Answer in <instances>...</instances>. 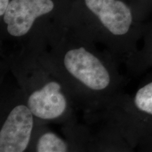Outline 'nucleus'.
Returning a JSON list of instances; mask_svg holds the SVG:
<instances>
[{
    "label": "nucleus",
    "instance_id": "obj_5",
    "mask_svg": "<svg viewBox=\"0 0 152 152\" xmlns=\"http://www.w3.org/2000/svg\"><path fill=\"white\" fill-rule=\"evenodd\" d=\"M26 104L34 116L42 121H54L64 115L68 107V98L58 78L43 77L31 82L26 87Z\"/></svg>",
    "mask_w": 152,
    "mask_h": 152
},
{
    "label": "nucleus",
    "instance_id": "obj_7",
    "mask_svg": "<svg viewBox=\"0 0 152 152\" xmlns=\"http://www.w3.org/2000/svg\"><path fill=\"white\" fill-rule=\"evenodd\" d=\"M142 38V47L139 48L137 54L130 64L134 71L152 67V26L144 29Z\"/></svg>",
    "mask_w": 152,
    "mask_h": 152
},
{
    "label": "nucleus",
    "instance_id": "obj_10",
    "mask_svg": "<svg viewBox=\"0 0 152 152\" xmlns=\"http://www.w3.org/2000/svg\"><path fill=\"white\" fill-rule=\"evenodd\" d=\"M144 149H149L150 151H152V143L148 144V145L146 146V147H144Z\"/></svg>",
    "mask_w": 152,
    "mask_h": 152
},
{
    "label": "nucleus",
    "instance_id": "obj_2",
    "mask_svg": "<svg viewBox=\"0 0 152 152\" xmlns=\"http://www.w3.org/2000/svg\"><path fill=\"white\" fill-rule=\"evenodd\" d=\"M61 42L56 64L66 81L93 96H102L115 87V71L86 42L87 37L69 21L56 33Z\"/></svg>",
    "mask_w": 152,
    "mask_h": 152
},
{
    "label": "nucleus",
    "instance_id": "obj_4",
    "mask_svg": "<svg viewBox=\"0 0 152 152\" xmlns=\"http://www.w3.org/2000/svg\"><path fill=\"white\" fill-rule=\"evenodd\" d=\"M118 120L120 130L129 145L144 147L152 143V78L123 99Z\"/></svg>",
    "mask_w": 152,
    "mask_h": 152
},
{
    "label": "nucleus",
    "instance_id": "obj_3",
    "mask_svg": "<svg viewBox=\"0 0 152 152\" xmlns=\"http://www.w3.org/2000/svg\"><path fill=\"white\" fill-rule=\"evenodd\" d=\"M71 6L72 0H11L1 25L13 38L49 37L67 23Z\"/></svg>",
    "mask_w": 152,
    "mask_h": 152
},
{
    "label": "nucleus",
    "instance_id": "obj_8",
    "mask_svg": "<svg viewBox=\"0 0 152 152\" xmlns=\"http://www.w3.org/2000/svg\"><path fill=\"white\" fill-rule=\"evenodd\" d=\"M70 151L68 144L52 132H44L35 144L37 152H66Z\"/></svg>",
    "mask_w": 152,
    "mask_h": 152
},
{
    "label": "nucleus",
    "instance_id": "obj_11",
    "mask_svg": "<svg viewBox=\"0 0 152 152\" xmlns=\"http://www.w3.org/2000/svg\"><path fill=\"white\" fill-rule=\"evenodd\" d=\"M149 2H151L152 3V0H149Z\"/></svg>",
    "mask_w": 152,
    "mask_h": 152
},
{
    "label": "nucleus",
    "instance_id": "obj_6",
    "mask_svg": "<svg viewBox=\"0 0 152 152\" xmlns=\"http://www.w3.org/2000/svg\"><path fill=\"white\" fill-rule=\"evenodd\" d=\"M34 117L26 104H19L10 110L0 130V152H23L28 149Z\"/></svg>",
    "mask_w": 152,
    "mask_h": 152
},
{
    "label": "nucleus",
    "instance_id": "obj_1",
    "mask_svg": "<svg viewBox=\"0 0 152 152\" xmlns=\"http://www.w3.org/2000/svg\"><path fill=\"white\" fill-rule=\"evenodd\" d=\"M137 1L72 0L69 23L92 40L110 41L114 52L130 65L144 31L140 23L143 4Z\"/></svg>",
    "mask_w": 152,
    "mask_h": 152
},
{
    "label": "nucleus",
    "instance_id": "obj_9",
    "mask_svg": "<svg viewBox=\"0 0 152 152\" xmlns=\"http://www.w3.org/2000/svg\"><path fill=\"white\" fill-rule=\"evenodd\" d=\"M11 0H0V17L4 14Z\"/></svg>",
    "mask_w": 152,
    "mask_h": 152
}]
</instances>
